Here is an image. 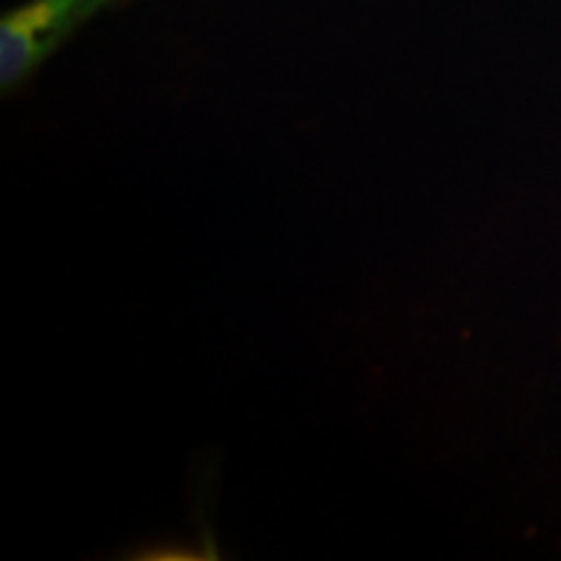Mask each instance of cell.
<instances>
[{
	"mask_svg": "<svg viewBox=\"0 0 561 561\" xmlns=\"http://www.w3.org/2000/svg\"><path fill=\"white\" fill-rule=\"evenodd\" d=\"M107 0H34L0 24V79L11 87L24 79L79 21Z\"/></svg>",
	"mask_w": 561,
	"mask_h": 561,
	"instance_id": "cell-1",
	"label": "cell"
}]
</instances>
